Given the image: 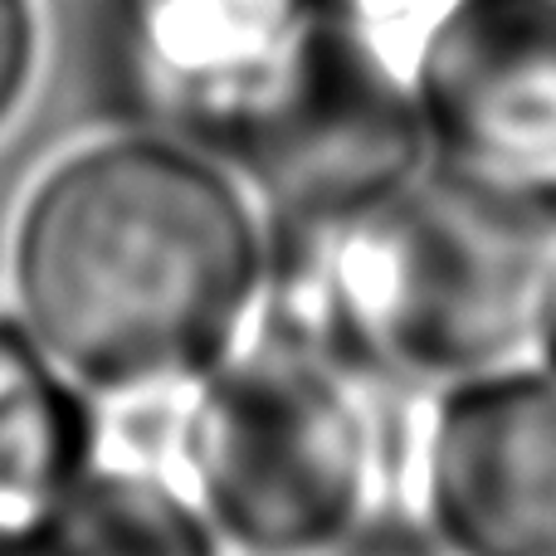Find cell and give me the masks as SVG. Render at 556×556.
<instances>
[{
	"label": "cell",
	"mask_w": 556,
	"mask_h": 556,
	"mask_svg": "<svg viewBox=\"0 0 556 556\" xmlns=\"http://www.w3.org/2000/svg\"><path fill=\"white\" fill-rule=\"evenodd\" d=\"M45 54L39 0H0V127L25 108Z\"/></svg>",
	"instance_id": "8fae6325"
},
{
	"label": "cell",
	"mask_w": 556,
	"mask_h": 556,
	"mask_svg": "<svg viewBox=\"0 0 556 556\" xmlns=\"http://www.w3.org/2000/svg\"><path fill=\"white\" fill-rule=\"evenodd\" d=\"M269 220L230 162L113 127L49 162L10 225L15 323L93 401L201 381L260 323Z\"/></svg>",
	"instance_id": "6da1fadb"
},
{
	"label": "cell",
	"mask_w": 556,
	"mask_h": 556,
	"mask_svg": "<svg viewBox=\"0 0 556 556\" xmlns=\"http://www.w3.org/2000/svg\"><path fill=\"white\" fill-rule=\"evenodd\" d=\"M307 29V0H78L74 49L113 127L181 137L225 162Z\"/></svg>",
	"instance_id": "277c9868"
},
{
	"label": "cell",
	"mask_w": 556,
	"mask_h": 556,
	"mask_svg": "<svg viewBox=\"0 0 556 556\" xmlns=\"http://www.w3.org/2000/svg\"><path fill=\"white\" fill-rule=\"evenodd\" d=\"M420 395L254 327L201 381L156 401L142 464L201 508L225 552L337 556L391 528L415 532Z\"/></svg>",
	"instance_id": "3957f363"
},
{
	"label": "cell",
	"mask_w": 556,
	"mask_h": 556,
	"mask_svg": "<svg viewBox=\"0 0 556 556\" xmlns=\"http://www.w3.org/2000/svg\"><path fill=\"white\" fill-rule=\"evenodd\" d=\"M307 10H313V20L342 29V35H352L371 54H381L405 78L425 29L434 25L444 0H307Z\"/></svg>",
	"instance_id": "30bf717a"
},
{
	"label": "cell",
	"mask_w": 556,
	"mask_h": 556,
	"mask_svg": "<svg viewBox=\"0 0 556 556\" xmlns=\"http://www.w3.org/2000/svg\"><path fill=\"white\" fill-rule=\"evenodd\" d=\"M538 362H547L556 371V303H552V317H547V332H542V346H538Z\"/></svg>",
	"instance_id": "7c38bea8"
},
{
	"label": "cell",
	"mask_w": 556,
	"mask_h": 556,
	"mask_svg": "<svg viewBox=\"0 0 556 556\" xmlns=\"http://www.w3.org/2000/svg\"><path fill=\"white\" fill-rule=\"evenodd\" d=\"M556 303V181L430 162L395 191L269 225L264 332L395 391L538 356Z\"/></svg>",
	"instance_id": "7a4b0ae2"
},
{
	"label": "cell",
	"mask_w": 556,
	"mask_h": 556,
	"mask_svg": "<svg viewBox=\"0 0 556 556\" xmlns=\"http://www.w3.org/2000/svg\"><path fill=\"white\" fill-rule=\"evenodd\" d=\"M415 532L444 556H556V371L538 356L415 405Z\"/></svg>",
	"instance_id": "8992f818"
},
{
	"label": "cell",
	"mask_w": 556,
	"mask_h": 556,
	"mask_svg": "<svg viewBox=\"0 0 556 556\" xmlns=\"http://www.w3.org/2000/svg\"><path fill=\"white\" fill-rule=\"evenodd\" d=\"M405 78L440 162L556 181V0H444Z\"/></svg>",
	"instance_id": "52a82bcc"
},
{
	"label": "cell",
	"mask_w": 556,
	"mask_h": 556,
	"mask_svg": "<svg viewBox=\"0 0 556 556\" xmlns=\"http://www.w3.org/2000/svg\"><path fill=\"white\" fill-rule=\"evenodd\" d=\"M15 556H225V542L162 469L98 454Z\"/></svg>",
	"instance_id": "9c48e42d"
},
{
	"label": "cell",
	"mask_w": 556,
	"mask_h": 556,
	"mask_svg": "<svg viewBox=\"0 0 556 556\" xmlns=\"http://www.w3.org/2000/svg\"><path fill=\"white\" fill-rule=\"evenodd\" d=\"M98 401L45 356V346L0 317V556L64 503L98 459Z\"/></svg>",
	"instance_id": "ba28073f"
},
{
	"label": "cell",
	"mask_w": 556,
	"mask_h": 556,
	"mask_svg": "<svg viewBox=\"0 0 556 556\" xmlns=\"http://www.w3.org/2000/svg\"><path fill=\"white\" fill-rule=\"evenodd\" d=\"M430 156L410 84L352 35L313 20L225 162L278 225L395 191Z\"/></svg>",
	"instance_id": "5b68a950"
}]
</instances>
